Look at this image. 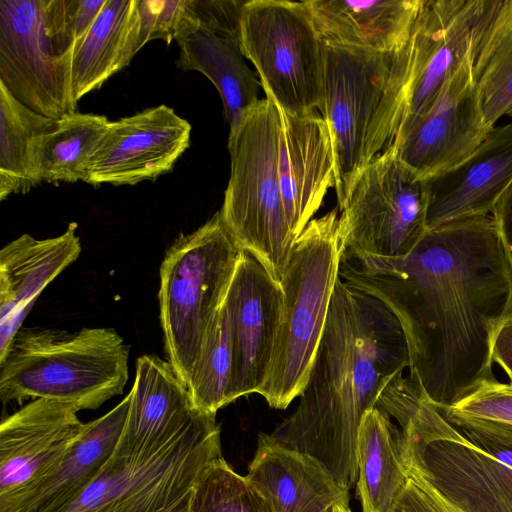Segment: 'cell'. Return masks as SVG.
I'll return each instance as SVG.
<instances>
[{
	"label": "cell",
	"instance_id": "obj_4",
	"mask_svg": "<svg viewBox=\"0 0 512 512\" xmlns=\"http://www.w3.org/2000/svg\"><path fill=\"white\" fill-rule=\"evenodd\" d=\"M376 406L399 424L407 471L442 501L462 512H512V468L451 425L415 378L396 375Z\"/></svg>",
	"mask_w": 512,
	"mask_h": 512
},
{
	"label": "cell",
	"instance_id": "obj_32",
	"mask_svg": "<svg viewBox=\"0 0 512 512\" xmlns=\"http://www.w3.org/2000/svg\"><path fill=\"white\" fill-rule=\"evenodd\" d=\"M232 369V345L224 304L201 360L187 388L194 407L216 414L228 405V387Z\"/></svg>",
	"mask_w": 512,
	"mask_h": 512
},
{
	"label": "cell",
	"instance_id": "obj_36",
	"mask_svg": "<svg viewBox=\"0 0 512 512\" xmlns=\"http://www.w3.org/2000/svg\"><path fill=\"white\" fill-rule=\"evenodd\" d=\"M247 0H189L193 19L223 36L239 41L240 22Z\"/></svg>",
	"mask_w": 512,
	"mask_h": 512
},
{
	"label": "cell",
	"instance_id": "obj_42",
	"mask_svg": "<svg viewBox=\"0 0 512 512\" xmlns=\"http://www.w3.org/2000/svg\"><path fill=\"white\" fill-rule=\"evenodd\" d=\"M331 512H352L349 506V500L337 504Z\"/></svg>",
	"mask_w": 512,
	"mask_h": 512
},
{
	"label": "cell",
	"instance_id": "obj_27",
	"mask_svg": "<svg viewBox=\"0 0 512 512\" xmlns=\"http://www.w3.org/2000/svg\"><path fill=\"white\" fill-rule=\"evenodd\" d=\"M138 0H106L76 47L71 68L76 102L129 65L141 49Z\"/></svg>",
	"mask_w": 512,
	"mask_h": 512
},
{
	"label": "cell",
	"instance_id": "obj_29",
	"mask_svg": "<svg viewBox=\"0 0 512 512\" xmlns=\"http://www.w3.org/2000/svg\"><path fill=\"white\" fill-rule=\"evenodd\" d=\"M110 122L104 115L72 112L57 120L55 130L34 138L30 148L34 186L84 181Z\"/></svg>",
	"mask_w": 512,
	"mask_h": 512
},
{
	"label": "cell",
	"instance_id": "obj_25",
	"mask_svg": "<svg viewBox=\"0 0 512 512\" xmlns=\"http://www.w3.org/2000/svg\"><path fill=\"white\" fill-rule=\"evenodd\" d=\"M190 6V4H189ZM176 64L182 71H198L217 89L230 128L260 100L261 82L244 60L239 41L197 23L191 13L176 37Z\"/></svg>",
	"mask_w": 512,
	"mask_h": 512
},
{
	"label": "cell",
	"instance_id": "obj_30",
	"mask_svg": "<svg viewBox=\"0 0 512 512\" xmlns=\"http://www.w3.org/2000/svg\"><path fill=\"white\" fill-rule=\"evenodd\" d=\"M57 127L16 100L0 83V200L26 193L34 187L30 171V148L34 138Z\"/></svg>",
	"mask_w": 512,
	"mask_h": 512
},
{
	"label": "cell",
	"instance_id": "obj_34",
	"mask_svg": "<svg viewBox=\"0 0 512 512\" xmlns=\"http://www.w3.org/2000/svg\"><path fill=\"white\" fill-rule=\"evenodd\" d=\"M106 0H45L44 26L57 55L71 62Z\"/></svg>",
	"mask_w": 512,
	"mask_h": 512
},
{
	"label": "cell",
	"instance_id": "obj_2",
	"mask_svg": "<svg viewBox=\"0 0 512 512\" xmlns=\"http://www.w3.org/2000/svg\"><path fill=\"white\" fill-rule=\"evenodd\" d=\"M405 368L409 352L397 317L380 300L338 277L299 403L269 435L316 458L350 490L358 477L362 418Z\"/></svg>",
	"mask_w": 512,
	"mask_h": 512
},
{
	"label": "cell",
	"instance_id": "obj_38",
	"mask_svg": "<svg viewBox=\"0 0 512 512\" xmlns=\"http://www.w3.org/2000/svg\"><path fill=\"white\" fill-rule=\"evenodd\" d=\"M450 424L474 445L512 468L511 438L467 423L454 422Z\"/></svg>",
	"mask_w": 512,
	"mask_h": 512
},
{
	"label": "cell",
	"instance_id": "obj_35",
	"mask_svg": "<svg viewBox=\"0 0 512 512\" xmlns=\"http://www.w3.org/2000/svg\"><path fill=\"white\" fill-rule=\"evenodd\" d=\"M138 11L140 48L156 39L169 44L190 17L189 0H138Z\"/></svg>",
	"mask_w": 512,
	"mask_h": 512
},
{
	"label": "cell",
	"instance_id": "obj_40",
	"mask_svg": "<svg viewBox=\"0 0 512 512\" xmlns=\"http://www.w3.org/2000/svg\"><path fill=\"white\" fill-rule=\"evenodd\" d=\"M491 359L503 368L512 386V314L502 321L494 334Z\"/></svg>",
	"mask_w": 512,
	"mask_h": 512
},
{
	"label": "cell",
	"instance_id": "obj_37",
	"mask_svg": "<svg viewBox=\"0 0 512 512\" xmlns=\"http://www.w3.org/2000/svg\"><path fill=\"white\" fill-rule=\"evenodd\" d=\"M408 483L391 512H448L440 498L418 476Z\"/></svg>",
	"mask_w": 512,
	"mask_h": 512
},
{
	"label": "cell",
	"instance_id": "obj_33",
	"mask_svg": "<svg viewBox=\"0 0 512 512\" xmlns=\"http://www.w3.org/2000/svg\"><path fill=\"white\" fill-rule=\"evenodd\" d=\"M436 407L450 423L471 424L512 439V391L503 383L486 384L454 405Z\"/></svg>",
	"mask_w": 512,
	"mask_h": 512
},
{
	"label": "cell",
	"instance_id": "obj_12",
	"mask_svg": "<svg viewBox=\"0 0 512 512\" xmlns=\"http://www.w3.org/2000/svg\"><path fill=\"white\" fill-rule=\"evenodd\" d=\"M45 0H0V83L23 105L58 120L75 112L72 63L44 26Z\"/></svg>",
	"mask_w": 512,
	"mask_h": 512
},
{
	"label": "cell",
	"instance_id": "obj_1",
	"mask_svg": "<svg viewBox=\"0 0 512 512\" xmlns=\"http://www.w3.org/2000/svg\"><path fill=\"white\" fill-rule=\"evenodd\" d=\"M339 277L397 317L409 374L436 406L454 405L497 381L491 345L512 314V274L492 214L427 229L401 258L342 250Z\"/></svg>",
	"mask_w": 512,
	"mask_h": 512
},
{
	"label": "cell",
	"instance_id": "obj_31",
	"mask_svg": "<svg viewBox=\"0 0 512 512\" xmlns=\"http://www.w3.org/2000/svg\"><path fill=\"white\" fill-rule=\"evenodd\" d=\"M190 512H275L265 496L223 456L203 472L190 494Z\"/></svg>",
	"mask_w": 512,
	"mask_h": 512
},
{
	"label": "cell",
	"instance_id": "obj_20",
	"mask_svg": "<svg viewBox=\"0 0 512 512\" xmlns=\"http://www.w3.org/2000/svg\"><path fill=\"white\" fill-rule=\"evenodd\" d=\"M77 224L60 236L22 234L0 251V356L4 354L43 289L81 252Z\"/></svg>",
	"mask_w": 512,
	"mask_h": 512
},
{
	"label": "cell",
	"instance_id": "obj_44",
	"mask_svg": "<svg viewBox=\"0 0 512 512\" xmlns=\"http://www.w3.org/2000/svg\"><path fill=\"white\" fill-rule=\"evenodd\" d=\"M506 388L512 391V386L509 384H505Z\"/></svg>",
	"mask_w": 512,
	"mask_h": 512
},
{
	"label": "cell",
	"instance_id": "obj_26",
	"mask_svg": "<svg viewBox=\"0 0 512 512\" xmlns=\"http://www.w3.org/2000/svg\"><path fill=\"white\" fill-rule=\"evenodd\" d=\"M470 59L485 122L512 115V0H476Z\"/></svg>",
	"mask_w": 512,
	"mask_h": 512
},
{
	"label": "cell",
	"instance_id": "obj_18",
	"mask_svg": "<svg viewBox=\"0 0 512 512\" xmlns=\"http://www.w3.org/2000/svg\"><path fill=\"white\" fill-rule=\"evenodd\" d=\"M278 176L286 216L297 239L335 185L329 127L319 111L302 115L279 109Z\"/></svg>",
	"mask_w": 512,
	"mask_h": 512
},
{
	"label": "cell",
	"instance_id": "obj_41",
	"mask_svg": "<svg viewBox=\"0 0 512 512\" xmlns=\"http://www.w3.org/2000/svg\"><path fill=\"white\" fill-rule=\"evenodd\" d=\"M190 494L174 504L165 512H190Z\"/></svg>",
	"mask_w": 512,
	"mask_h": 512
},
{
	"label": "cell",
	"instance_id": "obj_3",
	"mask_svg": "<svg viewBox=\"0 0 512 512\" xmlns=\"http://www.w3.org/2000/svg\"><path fill=\"white\" fill-rule=\"evenodd\" d=\"M412 44L394 52L324 47L319 112L335 155L341 210L365 168L395 142L407 108Z\"/></svg>",
	"mask_w": 512,
	"mask_h": 512
},
{
	"label": "cell",
	"instance_id": "obj_15",
	"mask_svg": "<svg viewBox=\"0 0 512 512\" xmlns=\"http://www.w3.org/2000/svg\"><path fill=\"white\" fill-rule=\"evenodd\" d=\"M191 125L167 105L111 121L84 182L135 185L170 172L190 144Z\"/></svg>",
	"mask_w": 512,
	"mask_h": 512
},
{
	"label": "cell",
	"instance_id": "obj_10",
	"mask_svg": "<svg viewBox=\"0 0 512 512\" xmlns=\"http://www.w3.org/2000/svg\"><path fill=\"white\" fill-rule=\"evenodd\" d=\"M239 43L278 109L292 115L319 111L325 44L304 1L247 0Z\"/></svg>",
	"mask_w": 512,
	"mask_h": 512
},
{
	"label": "cell",
	"instance_id": "obj_23",
	"mask_svg": "<svg viewBox=\"0 0 512 512\" xmlns=\"http://www.w3.org/2000/svg\"><path fill=\"white\" fill-rule=\"evenodd\" d=\"M130 402L129 393L108 413L86 423L62 462L0 512H61L73 503L115 451Z\"/></svg>",
	"mask_w": 512,
	"mask_h": 512
},
{
	"label": "cell",
	"instance_id": "obj_19",
	"mask_svg": "<svg viewBox=\"0 0 512 512\" xmlns=\"http://www.w3.org/2000/svg\"><path fill=\"white\" fill-rule=\"evenodd\" d=\"M425 181L427 229L492 213L512 182V123L494 126L467 159Z\"/></svg>",
	"mask_w": 512,
	"mask_h": 512
},
{
	"label": "cell",
	"instance_id": "obj_16",
	"mask_svg": "<svg viewBox=\"0 0 512 512\" xmlns=\"http://www.w3.org/2000/svg\"><path fill=\"white\" fill-rule=\"evenodd\" d=\"M78 410L34 399L0 425V510L50 474L85 428Z\"/></svg>",
	"mask_w": 512,
	"mask_h": 512
},
{
	"label": "cell",
	"instance_id": "obj_11",
	"mask_svg": "<svg viewBox=\"0 0 512 512\" xmlns=\"http://www.w3.org/2000/svg\"><path fill=\"white\" fill-rule=\"evenodd\" d=\"M426 181L393 147L360 174L339 216L342 250L359 256L401 258L427 231Z\"/></svg>",
	"mask_w": 512,
	"mask_h": 512
},
{
	"label": "cell",
	"instance_id": "obj_17",
	"mask_svg": "<svg viewBox=\"0 0 512 512\" xmlns=\"http://www.w3.org/2000/svg\"><path fill=\"white\" fill-rule=\"evenodd\" d=\"M475 7L476 0L422 1L411 37L407 108L397 138L425 113L469 56Z\"/></svg>",
	"mask_w": 512,
	"mask_h": 512
},
{
	"label": "cell",
	"instance_id": "obj_9",
	"mask_svg": "<svg viewBox=\"0 0 512 512\" xmlns=\"http://www.w3.org/2000/svg\"><path fill=\"white\" fill-rule=\"evenodd\" d=\"M220 457L216 414L200 412L181 435L159 449H115L94 481L61 512H165L188 496Z\"/></svg>",
	"mask_w": 512,
	"mask_h": 512
},
{
	"label": "cell",
	"instance_id": "obj_6",
	"mask_svg": "<svg viewBox=\"0 0 512 512\" xmlns=\"http://www.w3.org/2000/svg\"><path fill=\"white\" fill-rule=\"evenodd\" d=\"M279 136V109L267 97L230 128V178L219 212L241 250L280 285L296 239L279 183Z\"/></svg>",
	"mask_w": 512,
	"mask_h": 512
},
{
	"label": "cell",
	"instance_id": "obj_13",
	"mask_svg": "<svg viewBox=\"0 0 512 512\" xmlns=\"http://www.w3.org/2000/svg\"><path fill=\"white\" fill-rule=\"evenodd\" d=\"M491 129L480 106L469 54L425 113L392 147L405 165L426 179L467 159Z\"/></svg>",
	"mask_w": 512,
	"mask_h": 512
},
{
	"label": "cell",
	"instance_id": "obj_8",
	"mask_svg": "<svg viewBox=\"0 0 512 512\" xmlns=\"http://www.w3.org/2000/svg\"><path fill=\"white\" fill-rule=\"evenodd\" d=\"M337 209L312 219L296 239L281 281L283 303L271 368L260 394L285 409L303 391L321 342L339 277Z\"/></svg>",
	"mask_w": 512,
	"mask_h": 512
},
{
	"label": "cell",
	"instance_id": "obj_5",
	"mask_svg": "<svg viewBox=\"0 0 512 512\" xmlns=\"http://www.w3.org/2000/svg\"><path fill=\"white\" fill-rule=\"evenodd\" d=\"M129 348L112 328H20L0 356V398L49 399L78 411L122 394Z\"/></svg>",
	"mask_w": 512,
	"mask_h": 512
},
{
	"label": "cell",
	"instance_id": "obj_39",
	"mask_svg": "<svg viewBox=\"0 0 512 512\" xmlns=\"http://www.w3.org/2000/svg\"><path fill=\"white\" fill-rule=\"evenodd\" d=\"M491 214L496 221L503 250L512 274V182L497 201Z\"/></svg>",
	"mask_w": 512,
	"mask_h": 512
},
{
	"label": "cell",
	"instance_id": "obj_14",
	"mask_svg": "<svg viewBox=\"0 0 512 512\" xmlns=\"http://www.w3.org/2000/svg\"><path fill=\"white\" fill-rule=\"evenodd\" d=\"M282 303L281 286L251 254L242 251L224 301L232 345L228 404L259 393L266 383Z\"/></svg>",
	"mask_w": 512,
	"mask_h": 512
},
{
	"label": "cell",
	"instance_id": "obj_24",
	"mask_svg": "<svg viewBox=\"0 0 512 512\" xmlns=\"http://www.w3.org/2000/svg\"><path fill=\"white\" fill-rule=\"evenodd\" d=\"M423 0H307L325 45L394 52L411 40Z\"/></svg>",
	"mask_w": 512,
	"mask_h": 512
},
{
	"label": "cell",
	"instance_id": "obj_22",
	"mask_svg": "<svg viewBox=\"0 0 512 512\" xmlns=\"http://www.w3.org/2000/svg\"><path fill=\"white\" fill-rule=\"evenodd\" d=\"M246 477L275 512H331L349 500V490L320 461L284 447L265 433L258 435Z\"/></svg>",
	"mask_w": 512,
	"mask_h": 512
},
{
	"label": "cell",
	"instance_id": "obj_7",
	"mask_svg": "<svg viewBox=\"0 0 512 512\" xmlns=\"http://www.w3.org/2000/svg\"><path fill=\"white\" fill-rule=\"evenodd\" d=\"M242 250L216 212L179 237L160 266V320L168 362L187 386L224 304Z\"/></svg>",
	"mask_w": 512,
	"mask_h": 512
},
{
	"label": "cell",
	"instance_id": "obj_21",
	"mask_svg": "<svg viewBox=\"0 0 512 512\" xmlns=\"http://www.w3.org/2000/svg\"><path fill=\"white\" fill-rule=\"evenodd\" d=\"M126 423L116 449L156 450L181 435L200 414L187 386L169 362L156 355L137 359Z\"/></svg>",
	"mask_w": 512,
	"mask_h": 512
},
{
	"label": "cell",
	"instance_id": "obj_43",
	"mask_svg": "<svg viewBox=\"0 0 512 512\" xmlns=\"http://www.w3.org/2000/svg\"><path fill=\"white\" fill-rule=\"evenodd\" d=\"M442 503L444 504V506H445V508L447 509L448 512H462V511L458 510L457 508L453 507L452 505H450V504H448V503H446L444 501H442Z\"/></svg>",
	"mask_w": 512,
	"mask_h": 512
},
{
	"label": "cell",
	"instance_id": "obj_28",
	"mask_svg": "<svg viewBox=\"0 0 512 512\" xmlns=\"http://www.w3.org/2000/svg\"><path fill=\"white\" fill-rule=\"evenodd\" d=\"M357 495L362 512H391L409 474L402 457L401 432L378 407L362 418L357 436Z\"/></svg>",
	"mask_w": 512,
	"mask_h": 512
}]
</instances>
